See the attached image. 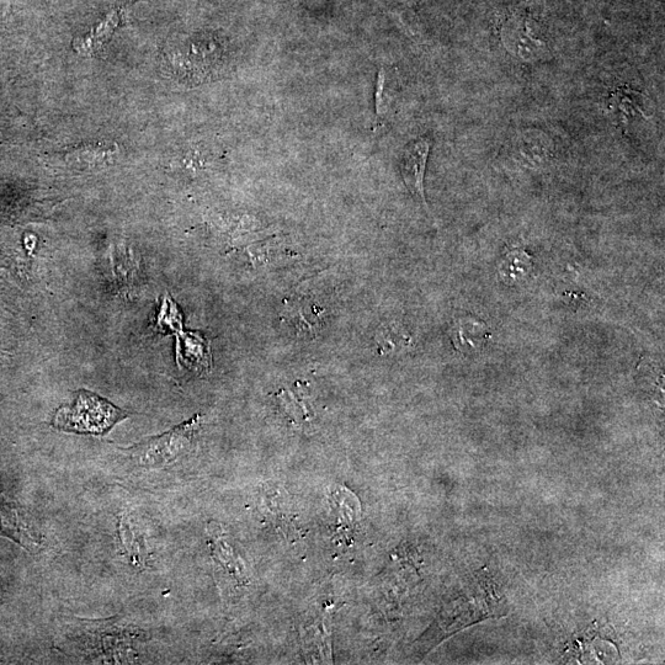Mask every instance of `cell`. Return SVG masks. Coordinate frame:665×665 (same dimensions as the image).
Segmentation results:
<instances>
[{
    "label": "cell",
    "mask_w": 665,
    "mask_h": 665,
    "mask_svg": "<svg viewBox=\"0 0 665 665\" xmlns=\"http://www.w3.org/2000/svg\"><path fill=\"white\" fill-rule=\"evenodd\" d=\"M125 418L126 414L106 399L81 391L69 406L58 409L53 425L65 432L103 435Z\"/></svg>",
    "instance_id": "1"
},
{
    "label": "cell",
    "mask_w": 665,
    "mask_h": 665,
    "mask_svg": "<svg viewBox=\"0 0 665 665\" xmlns=\"http://www.w3.org/2000/svg\"><path fill=\"white\" fill-rule=\"evenodd\" d=\"M200 416H195L169 432L141 441L125 452L142 467H162L179 459L190 448L200 428Z\"/></svg>",
    "instance_id": "2"
},
{
    "label": "cell",
    "mask_w": 665,
    "mask_h": 665,
    "mask_svg": "<svg viewBox=\"0 0 665 665\" xmlns=\"http://www.w3.org/2000/svg\"><path fill=\"white\" fill-rule=\"evenodd\" d=\"M432 143L428 138H419L409 145L403 152L401 159V172L404 183L411 193L427 207L424 194V174Z\"/></svg>",
    "instance_id": "3"
},
{
    "label": "cell",
    "mask_w": 665,
    "mask_h": 665,
    "mask_svg": "<svg viewBox=\"0 0 665 665\" xmlns=\"http://www.w3.org/2000/svg\"><path fill=\"white\" fill-rule=\"evenodd\" d=\"M450 337L454 347L464 354L481 351L491 338L486 323L472 317L457 319L451 328Z\"/></svg>",
    "instance_id": "4"
},
{
    "label": "cell",
    "mask_w": 665,
    "mask_h": 665,
    "mask_svg": "<svg viewBox=\"0 0 665 665\" xmlns=\"http://www.w3.org/2000/svg\"><path fill=\"white\" fill-rule=\"evenodd\" d=\"M534 269L531 255L525 250L514 249L505 255L499 265L500 279L507 285H518L530 278Z\"/></svg>",
    "instance_id": "5"
},
{
    "label": "cell",
    "mask_w": 665,
    "mask_h": 665,
    "mask_svg": "<svg viewBox=\"0 0 665 665\" xmlns=\"http://www.w3.org/2000/svg\"><path fill=\"white\" fill-rule=\"evenodd\" d=\"M332 503H334V513L337 516L338 524L343 525L344 528H351L355 524L356 516L360 512L358 500L344 488L334 492L332 496Z\"/></svg>",
    "instance_id": "6"
},
{
    "label": "cell",
    "mask_w": 665,
    "mask_h": 665,
    "mask_svg": "<svg viewBox=\"0 0 665 665\" xmlns=\"http://www.w3.org/2000/svg\"><path fill=\"white\" fill-rule=\"evenodd\" d=\"M214 551L218 560H220L223 565L226 566L228 571L234 574L237 578L246 579V567L243 566V563L238 560L237 556L234 555L233 550L230 546L221 540L215 539L214 537Z\"/></svg>",
    "instance_id": "7"
}]
</instances>
